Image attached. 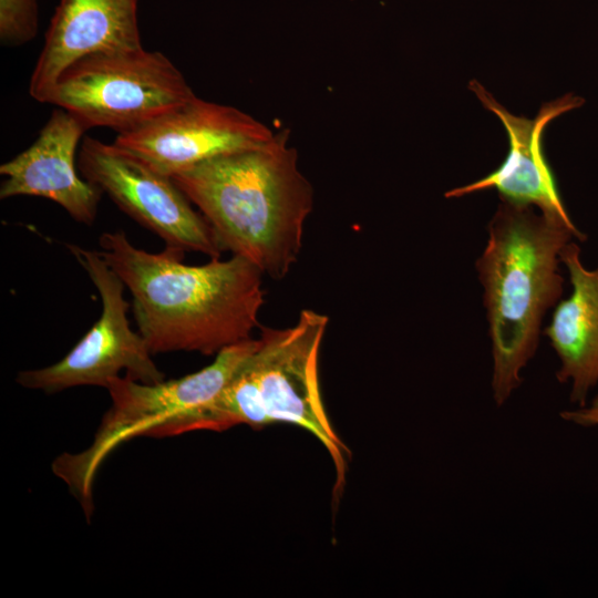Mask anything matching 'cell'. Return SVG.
<instances>
[{
	"mask_svg": "<svg viewBox=\"0 0 598 598\" xmlns=\"http://www.w3.org/2000/svg\"><path fill=\"white\" fill-rule=\"evenodd\" d=\"M100 254L133 298L138 332L152 354L176 351L218 354L251 339L265 301L264 272L231 255L204 265L183 261L185 250L150 252L123 230L103 233Z\"/></svg>",
	"mask_w": 598,
	"mask_h": 598,
	"instance_id": "6da1fadb",
	"label": "cell"
},
{
	"mask_svg": "<svg viewBox=\"0 0 598 598\" xmlns=\"http://www.w3.org/2000/svg\"><path fill=\"white\" fill-rule=\"evenodd\" d=\"M328 322L326 315L303 309L292 327L259 326L257 347L219 394L195 413L161 426L156 436L220 432L240 424L254 429L278 422L293 424L327 450L334 465V493L342 492L350 451L328 417L318 373Z\"/></svg>",
	"mask_w": 598,
	"mask_h": 598,
	"instance_id": "277c9868",
	"label": "cell"
},
{
	"mask_svg": "<svg viewBox=\"0 0 598 598\" xmlns=\"http://www.w3.org/2000/svg\"><path fill=\"white\" fill-rule=\"evenodd\" d=\"M468 89L504 125L508 137V152L496 169L476 182L446 192L445 197H462L494 188L501 199L537 207L546 215L575 225L563 203L557 179L545 156L543 135L553 120L581 106L584 100L567 93L544 103L534 118H527L509 113L480 82L472 80Z\"/></svg>",
	"mask_w": 598,
	"mask_h": 598,
	"instance_id": "30bf717a",
	"label": "cell"
},
{
	"mask_svg": "<svg viewBox=\"0 0 598 598\" xmlns=\"http://www.w3.org/2000/svg\"><path fill=\"white\" fill-rule=\"evenodd\" d=\"M560 416L581 426L598 425V395L590 406H582L576 411H564Z\"/></svg>",
	"mask_w": 598,
	"mask_h": 598,
	"instance_id": "9a60e30c",
	"label": "cell"
},
{
	"mask_svg": "<svg viewBox=\"0 0 598 598\" xmlns=\"http://www.w3.org/2000/svg\"><path fill=\"white\" fill-rule=\"evenodd\" d=\"M78 167L83 178L166 246L220 258L223 251L207 221L171 176L114 143L90 136L81 143Z\"/></svg>",
	"mask_w": 598,
	"mask_h": 598,
	"instance_id": "ba28073f",
	"label": "cell"
},
{
	"mask_svg": "<svg viewBox=\"0 0 598 598\" xmlns=\"http://www.w3.org/2000/svg\"><path fill=\"white\" fill-rule=\"evenodd\" d=\"M257 343L258 340L251 338L230 346L216 354L209 365L179 379L156 384L141 383L127 377L110 381L106 390L112 403L92 444L79 453L65 452L52 464L53 473L68 485L87 517L93 512L96 472L113 450L204 408L219 394Z\"/></svg>",
	"mask_w": 598,
	"mask_h": 598,
	"instance_id": "5b68a950",
	"label": "cell"
},
{
	"mask_svg": "<svg viewBox=\"0 0 598 598\" xmlns=\"http://www.w3.org/2000/svg\"><path fill=\"white\" fill-rule=\"evenodd\" d=\"M195 96L165 54L142 48L76 60L60 74L47 103L72 113L89 128L102 126L122 134Z\"/></svg>",
	"mask_w": 598,
	"mask_h": 598,
	"instance_id": "8992f818",
	"label": "cell"
},
{
	"mask_svg": "<svg viewBox=\"0 0 598 598\" xmlns=\"http://www.w3.org/2000/svg\"><path fill=\"white\" fill-rule=\"evenodd\" d=\"M289 131L266 145L225 153L174 174L221 251L255 264L275 280L297 262L313 189L298 166Z\"/></svg>",
	"mask_w": 598,
	"mask_h": 598,
	"instance_id": "7a4b0ae2",
	"label": "cell"
},
{
	"mask_svg": "<svg viewBox=\"0 0 598 598\" xmlns=\"http://www.w3.org/2000/svg\"><path fill=\"white\" fill-rule=\"evenodd\" d=\"M87 130L72 113L54 110L37 140L0 166L6 176L0 198L43 197L60 205L75 221L92 225L102 193L75 168L76 148Z\"/></svg>",
	"mask_w": 598,
	"mask_h": 598,
	"instance_id": "8fae6325",
	"label": "cell"
},
{
	"mask_svg": "<svg viewBox=\"0 0 598 598\" xmlns=\"http://www.w3.org/2000/svg\"><path fill=\"white\" fill-rule=\"evenodd\" d=\"M487 230L475 266L492 340L493 398L501 406L520 385V371L538 348L543 318L561 298L559 254L573 237L584 241L586 235L557 217L537 214L534 206L505 199Z\"/></svg>",
	"mask_w": 598,
	"mask_h": 598,
	"instance_id": "3957f363",
	"label": "cell"
},
{
	"mask_svg": "<svg viewBox=\"0 0 598 598\" xmlns=\"http://www.w3.org/2000/svg\"><path fill=\"white\" fill-rule=\"evenodd\" d=\"M66 248L95 286L102 302L101 316L63 359L42 369L19 372L17 382L27 389L56 393L81 385L106 389L121 371L145 384L164 381L165 374L153 361L145 339L130 326V303L124 298L122 279L100 251L72 244Z\"/></svg>",
	"mask_w": 598,
	"mask_h": 598,
	"instance_id": "52a82bcc",
	"label": "cell"
},
{
	"mask_svg": "<svg viewBox=\"0 0 598 598\" xmlns=\"http://www.w3.org/2000/svg\"><path fill=\"white\" fill-rule=\"evenodd\" d=\"M559 258L568 269L573 291L555 306L544 333L561 362L557 380H571L570 401L582 408L588 391L598 382V267L585 268L580 248L571 241Z\"/></svg>",
	"mask_w": 598,
	"mask_h": 598,
	"instance_id": "4fadbf2b",
	"label": "cell"
},
{
	"mask_svg": "<svg viewBox=\"0 0 598 598\" xmlns=\"http://www.w3.org/2000/svg\"><path fill=\"white\" fill-rule=\"evenodd\" d=\"M38 31L37 0H0V40L4 45H21Z\"/></svg>",
	"mask_w": 598,
	"mask_h": 598,
	"instance_id": "5bb4252c",
	"label": "cell"
},
{
	"mask_svg": "<svg viewBox=\"0 0 598 598\" xmlns=\"http://www.w3.org/2000/svg\"><path fill=\"white\" fill-rule=\"evenodd\" d=\"M274 136L249 114L195 96L138 128L117 134L113 143L173 176L218 155L266 145Z\"/></svg>",
	"mask_w": 598,
	"mask_h": 598,
	"instance_id": "9c48e42d",
	"label": "cell"
},
{
	"mask_svg": "<svg viewBox=\"0 0 598 598\" xmlns=\"http://www.w3.org/2000/svg\"><path fill=\"white\" fill-rule=\"evenodd\" d=\"M137 2L60 0L30 78V95L47 103L60 74L83 56L142 49Z\"/></svg>",
	"mask_w": 598,
	"mask_h": 598,
	"instance_id": "7c38bea8",
	"label": "cell"
}]
</instances>
